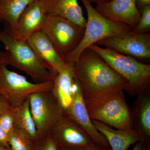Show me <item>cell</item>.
Returning a JSON list of instances; mask_svg holds the SVG:
<instances>
[{
    "mask_svg": "<svg viewBox=\"0 0 150 150\" xmlns=\"http://www.w3.org/2000/svg\"><path fill=\"white\" fill-rule=\"evenodd\" d=\"M30 108L40 138L50 135L52 129L64 115L51 90L40 92L28 97Z\"/></svg>",
    "mask_w": 150,
    "mask_h": 150,
    "instance_id": "8",
    "label": "cell"
},
{
    "mask_svg": "<svg viewBox=\"0 0 150 150\" xmlns=\"http://www.w3.org/2000/svg\"><path fill=\"white\" fill-rule=\"evenodd\" d=\"M32 150H59L50 135L39 138L33 144Z\"/></svg>",
    "mask_w": 150,
    "mask_h": 150,
    "instance_id": "24",
    "label": "cell"
},
{
    "mask_svg": "<svg viewBox=\"0 0 150 150\" xmlns=\"http://www.w3.org/2000/svg\"><path fill=\"white\" fill-rule=\"evenodd\" d=\"M99 14L111 21L135 27L141 18L136 0H111L96 4L95 8Z\"/></svg>",
    "mask_w": 150,
    "mask_h": 150,
    "instance_id": "12",
    "label": "cell"
},
{
    "mask_svg": "<svg viewBox=\"0 0 150 150\" xmlns=\"http://www.w3.org/2000/svg\"><path fill=\"white\" fill-rule=\"evenodd\" d=\"M0 150H10L0 144Z\"/></svg>",
    "mask_w": 150,
    "mask_h": 150,
    "instance_id": "32",
    "label": "cell"
},
{
    "mask_svg": "<svg viewBox=\"0 0 150 150\" xmlns=\"http://www.w3.org/2000/svg\"><path fill=\"white\" fill-rule=\"evenodd\" d=\"M74 66V64L67 63L65 69L55 75L53 80L51 91L64 114L72 101L75 86L77 80Z\"/></svg>",
    "mask_w": 150,
    "mask_h": 150,
    "instance_id": "16",
    "label": "cell"
},
{
    "mask_svg": "<svg viewBox=\"0 0 150 150\" xmlns=\"http://www.w3.org/2000/svg\"><path fill=\"white\" fill-rule=\"evenodd\" d=\"M89 48L97 53L105 62L121 76L129 85L127 92L137 96L150 89V65L138 62L131 56L123 55L96 44Z\"/></svg>",
    "mask_w": 150,
    "mask_h": 150,
    "instance_id": "3",
    "label": "cell"
},
{
    "mask_svg": "<svg viewBox=\"0 0 150 150\" xmlns=\"http://www.w3.org/2000/svg\"><path fill=\"white\" fill-rule=\"evenodd\" d=\"M64 115L81 126L91 137L96 144L110 148L105 137L96 129L89 115L81 87L78 79L75 86L72 101Z\"/></svg>",
    "mask_w": 150,
    "mask_h": 150,
    "instance_id": "11",
    "label": "cell"
},
{
    "mask_svg": "<svg viewBox=\"0 0 150 150\" xmlns=\"http://www.w3.org/2000/svg\"><path fill=\"white\" fill-rule=\"evenodd\" d=\"M141 18L133 31L139 33H149L150 30V5L140 11Z\"/></svg>",
    "mask_w": 150,
    "mask_h": 150,
    "instance_id": "23",
    "label": "cell"
},
{
    "mask_svg": "<svg viewBox=\"0 0 150 150\" xmlns=\"http://www.w3.org/2000/svg\"><path fill=\"white\" fill-rule=\"evenodd\" d=\"M53 81L33 83L25 76L10 71L5 64L0 67V94L11 107L16 108L32 94L51 91Z\"/></svg>",
    "mask_w": 150,
    "mask_h": 150,
    "instance_id": "6",
    "label": "cell"
},
{
    "mask_svg": "<svg viewBox=\"0 0 150 150\" xmlns=\"http://www.w3.org/2000/svg\"><path fill=\"white\" fill-rule=\"evenodd\" d=\"M132 150H144L143 149V147L141 143L139 142H137L134 145V148H133ZM145 150H150V148L147 149Z\"/></svg>",
    "mask_w": 150,
    "mask_h": 150,
    "instance_id": "29",
    "label": "cell"
},
{
    "mask_svg": "<svg viewBox=\"0 0 150 150\" xmlns=\"http://www.w3.org/2000/svg\"><path fill=\"white\" fill-rule=\"evenodd\" d=\"M8 136L11 150H32L33 143L18 129L14 127Z\"/></svg>",
    "mask_w": 150,
    "mask_h": 150,
    "instance_id": "21",
    "label": "cell"
},
{
    "mask_svg": "<svg viewBox=\"0 0 150 150\" xmlns=\"http://www.w3.org/2000/svg\"><path fill=\"white\" fill-rule=\"evenodd\" d=\"M95 44L104 46L112 51L137 59H149L150 34L130 32L108 38Z\"/></svg>",
    "mask_w": 150,
    "mask_h": 150,
    "instance_id": "9",
    "label": "cell"
},
{
    "mask_svg": "<svg viewBox=\"0 0 150 150\" xmlns=\"http://www.w3.org/2000/svg\"><path fill=\"white\" fill-rule=\"evenodd\" d=\"M46 15L40 0L30 4L20 17L16 28L10 30L14 37L27 41L34 33L41 30Z\"/></svg>",
    "mask_w": 150,
    "mask_h": 150,
    "instance_id": "14",
    "label": "cell"
},
{
    "mask_svg": "<svg viewBox=\"0 0 150 150\" xmlns=\"http://www.w3.org/2000/svg\"><path fill=\"white\" fill-rule=\"evenodd\" d=\"M134 129L143 149L150 148V89L137 95L131 108Z\"/></svg>",
    "mask_w": 150,
    "mask_h": 150,
    "instance_id": "15",
    "label": "cell"
},
{
    "mask_svg": "<svg viewBox=\"0 0 150 150\" xmlns=\"http://www.w3.org/2000/svg\"><path fill=\"white\" fill-rule=\"evenodd\" d=\"M86 108L92 120L118 130L134 129L132 110L127 104L123 91L111 94Z\"/></svg>",
    "mask_w": 150,
    "mask_h": 150,
    "instance_id": "5",
    "label": "cell"
},
{
    "mask_svg": "<svg viewBox=\"0 0 150 150\" xmlns=\"http://www.w3.org/2000/svg\"><path fill=\"white\" fill-rule=\"evenodd\" d=\"M41 30L64 58L79 46L83 37L85 28L66 19L46 14Z\"/></svg>",
    "mask_w": 150,
    "mask_h": 150,
    "instance_id": "7",
    "label": "cell"
},
{
    "mask_svg": "<svg viewBox=\"0 0 150 150\" xmlns=\"http://www.w3.org/2000/svg\"><path fill=\"white\" fill-rule=\"evenodd\" d=\"M8 105L5 99L0 94V112Z\"/></svg>",
    "mask_w": 150,
    "mask_h": 150,
    "instance_id": "28",
    "label": "cell"
},
{
    "mask_svg": "<svg viewBox=\"0 0 150 150\" xmlns=\"http://www.w3.org/2000/svg\"><path fill=\"white\" fill-rule=\"evenodd\" d=\"M111 150L110 148L105 147L103 146H100L96 144L90 146L86 147L79 148V149H75L71 150Z\"/></svg>",
    "mask_w": 150,
    "mask_h": 150,
    "instance_id": "26",
    "label": "cell"
},
{
    "mask_svg": "<svg viewBox=\"0 0 150 150\" xmlns=\"http://www.w3.org/2000/svg\"><path fill=\"white\" fill-rule=\"evenodd\" d=\"M3 64H5L4 52L0 51V67Z\"/></svg>",
    "mask_w": 150,
    "mask_h": 150,
    "instance_id": "30",
    "label": "cell"
},
{
    "mask_svg": "<svg viewBox=\"0 0 150 150\" xmlns=\"http://www.w3.org/2000/svg\"><path fill=\"white\" fill-rule=\"evenodd\" d=\"M14 127L24 134L33 143L40 138L30 112L28 98L15 108Z\"/></svg>",
    "mask_w": 150,
    "mask_h": 150,
    "instance_id": "19",
    "label": "cell"
},
{
    "mask_svg": "<svg viewBox=\"0 0 150 150\" xmlns=\"http://www.w3.org/2000/svg\"><path fill=\"white\" fill-rule=\"evenodd\" d=\"M27 42L54 76L65 69L64 57L43 31L35 33Z\"/></svg>",
    "mask_w": 150,
    "mask_h": 150,
    "instance_id": "13",
    "label": "cell"
},
{
    "mask_svg": "<svg viewBox=\"0 0 150 150\" xmlns=\"http://www.w3.org/2000/svg\"><path fill=\"white\" fill-rule=\"evenodd\" d=\"M91 3L93 2L96 4H103V3L107 2L110 1L111 0H88Z\"/></svg>",
    "mask_w": 150,
    "mask_h": 150,
    "instance_id": "31",
    "label": "cell"
},
{
    "mask_svg": "<svg viewBox=\"0 0 150 150\" xmlns=\"http://www.w3.org/2000/svg\"><path fill=\"white\" fill-rule=\"evenodd\" d=\"M86 106L111 94L129 89L128 82L90 48L83 51L74 66Z\"/></svg>",
    "mask_w": 150,
    "mask_h": 150,
    "instance_id": "1",
    "label": "cell"
},
{
    "mask_svg": "<svg viewBox=\"0 0 150 150\" xmlns=\"http://www.w3.org/2000/svg\"><path fill=\"white\" fill-rule=\"evenodd\" d=\"M15 112V108L9 105L0 112V125L7 135L14 128Z\"/></svg>",
    "mask_w": 150,
    "mask_h": 150,
    "instance_id": "22",
    "label": "cell"
},
{
    "mask_svg": "<svg viewBox=\"0 0 150 150\" xmlns=\"http://www.w3.org/2000/svg\"><path fill=\"white\" fill-rule=\"evenodd\" d=\"M0 41L5 48V64L24 72L37 83L53 81L54 76L27 41L15 38L9 28L0 31Z\"/></svg>",
    "mask_w": 150,
    "mask_h": 150,
    "instance_id": "2",
    "label": "cell"
},
{
    "mask_svg": "<svg viewBox=\"0 0 150 150\" xmlns=\"http://www.w3.org/2000/svg\"><path fill=\"white\" fill-rule=\"evenodd\" d=\"M37 0H0V21L8 24L13 31L20 17L30 4Z\"/></svg>",
    "mask_w": 150,
    "mask_h": 150,
    "instance_id": "20",
    "label": "cell"
},
{
    "mask_svg": "<svg viewBox=\"0 0 150 150\" xmlns=\"http://www.w3.org/2000/svg\"><path fill=\"white\" fill-rule=\"evenodd\" d=\"M136 2L137 8L140 12L146 6L150 5V0H136Z\"/></svg>",
    "mask_w": 150,
    "mask_h": 150,
    "instance_id": "27",
    "label": "cell"
},
{
    "mask_svg": "<svg viewBox=\"0 0 150 150\" xmlns=\"http://www.w3.org/2000/svg\"><path fill=\"white\" fill-rule=\"evenodd\" d=\"M92 121L96 129L105 137L111 150H127L140 141L136 129L115 130L100 121L92 119Z\"/></svg>",
    "mask_w": 150,
    "mask_h": 150,
    "instance_id": "18",
    "label": "cell"
},
{
    "mask_svg": "<svg viewBox=\"0 0 150 150\" xmlns=\"http://www.w3.org/2000/svg\"><path fill=\"white\" fill-rule=\"evenodd\" d=\"M46 14L66 19L85 28L86 20L78 0H40Z\"/></svg>",
    "mask_w": 150,
    "mask_h": 150,
    "instance_id": "17",
    "label": "cell"
},
{
    "mask_svg": "<svg viewBox=\"0 0 150 150\" xmlns=\"http://www.w3.org/2000/svg\"><path fill=\"white\" fill-rule=\"evenodd\" d=\"M0 144L11 150L8 141V136L0 125Z\"/></svg>",
    "mask_w": 150,
    "mask_h": 150,
    "instance_id": "25",
    "label": "cell"
},
{
    "mask_svg": "<svg viewBox=\"0 0 150 150\" xmlns=\"http://www.w3.org/2000/svg\"><path fill=\"white\" fill-rule=\"evenodd\" d=\"M86 9L87 19L84 34L76 48L64 58L66 63L74 64L84 50L99 40L130 32L128 25L111 21L98 13L88 0H81Z\"/></svg>",
    "mask_w": 150,
    "mask_h": 150,
    "instance_id": "4",
    "label": "cell"
},
{
    "mask_svg": "<svg viewBox=\"0 0 150 150\" xmlns=\"http://www.w3.org/2000/svg\"><path fill=\"white\" fill-rule=\"evenodd\" d=\"M50 135L60 150L75 149L96 144L81 126L64 115L56 123Z\"/></svg>",
    "mask_w": 150,
    "mask_h": 150,
    "instance_id": "10",
    "label": "cell"
}]
</instances>
